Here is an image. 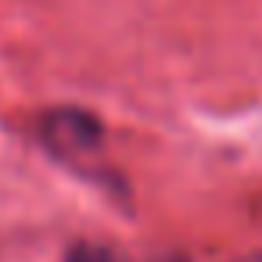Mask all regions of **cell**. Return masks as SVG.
<instances>
[{"instance_id": "2", "label": "cell", "mask_w": 262, "mask_h": 262, "mask_svg": "<svg viewBox=\"0 0 262 262\" xmlns=\"http://www.w3.org/2000/svg\"><path fill=\"white\" fill-rule=\"evenodd\" d=\"M65 262H115V255H112L104 244L79 241V244H72V251H69V258H65Z\"/></svg>"}, {"instance_id": "1", "label": "cell", "mask_w": 262, "mask_h": 262, "mask_svg": "<svg viewBox=\"0 0 262 262\" xmlns=\"http://www.w3.org/2000/svg\"><path fill=\"white\" fill-rule=\"evenodd\" d=\"M43 140L61 155V158H86L90 151H97L101 144V126L94 115L76 112V108H61L51 112L43 119Z\"/></svg>"}]
</instances>
